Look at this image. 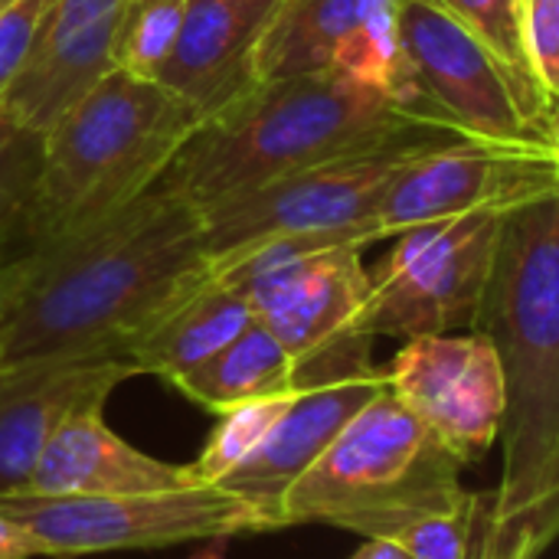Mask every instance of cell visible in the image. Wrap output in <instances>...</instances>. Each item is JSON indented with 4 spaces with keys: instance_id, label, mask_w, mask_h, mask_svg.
Instances as JSON below:
<instances>
[{
    "instance_id": "obj_1",
    "label": "cell",
    "mask_w": 559,
    "mask_h": 559,
    "mask_svg": "<svg viewBox=\"0 0 559 559\" xmlns=\"http://www.w3.org/2000/svg\"><path fill=\"white\" fill-rule=\"evenodd\" d=\"M213 278L200 210L144 190L102 223L7 262L0 367L59 354L121 350Z\"/></svg>"
},
{
    "instance_id": "obj_2",
    "label": "cell",
    "mask_w": 559,
    "mask_h": 559,
    "mask_svg": "<svg viewBox=\"0 0 559 559\" xmlns=\"http://www.w3.org/2000/svg\"><path fill=\"white\" fill-rule=\"evenodd\" d=\"M475 331L504 380V468L475 559H540L559 531V197L504 213Z\"/></svg>"
},
{
    "instance_id": "obj_3",
    "label": "cell",
    "mask_w": 559,
    "mask_h": 559,
    "mask_svg": "<svg viewBox=\"0 0 559 559\" xmlns=\"http://www.w3.org/2000/svg\"><path fill=\"white\" fill-rule=\"evenodd\" d=\"M409 141L468 138L429 102L380 85L341 75L262 79L183 138L157 187L203 210L285 174Z\"/></svg>"
},
{
    "instance_id": "obj_4",
    "label": "cell",
    "mask_w": 559,
    "mask_h": 559,
    "mask_svg": "<svg viewBox=\"0 0 559 559\" xmlns=\"http://www.w3.org/2000/svg\"><path fill=\"white\" fill-rule=\"evenodd\" d=\"M200 115L151 79L111 69L39 134L10 262L43 252L157 183Z\"/></svg>"
},
{
    "instance_id": "obj_5",
    "label": "cell",
    "mask_w": 559,
    "mask_h": 559,
    "mask_svg": "<svg viewBox=\"0 0 559 559\" xmlns=\"http://www.w3.org/2000/svg\"><path fill=\"white\" fill-rule=\"evenodd\" d=\"M472 498L455 452L383 386L285 491L278 524H328L390 540L406 524Z\"/></svg>"
},
{
    "instance_id": "obj_6",
    "label": "cell",
    "mask_w": 559,
    "mask_h": 559,
    "mask_svg": "<svg viewBox=\"0 0 559 559\" xmlns=\"http://www.w3.org/2000/svg\"><path fill=\"white\" fill-rule=\"evenodd\" d=\"M357 246H337L301 259H239L213 269V278L246 298L252 318L285 347L295 383H328L373 370V334L364 328L370 272Z\"/></svg>"
},
{
    "instance_id": "obj_7",
    "label": "cell",
    "mask_w": 559,
    "mask_h": 559,
    "mask_svg": "<svg viewBox=\"0 0 559 559\" xmlns=\"http://www.w3.org/2000/svg\"><path fill=\"white\" fill-rule=\"evenodd\" d=\"M396 33L416 88L468 141L559 151L557 111L537 105L498 52L445 3L400 0Z\"/></svg>"
},
{
    "instance_id": "obj_8",
    "label": "cell",
    "mask_w": 559,
    "mask_h": 559,
    "mask_svg": "<svg viewBox=\"0 0 559 559\" xmlns=\"http://www.w3.org/2000/svg\"><path fill=\"white\" fill-rule=\"evenodd\" d=\"M0 508L36 540L39 557L59 559L269 534L249 501L219 485L197 481L98 498L3 495Z\"/></svg>"
},
{
    "instance_id": "obj_9",
    "label": "cell",
    "mask_w": 559,
    "mask_h": 559,
    "mask_svg": "<svg viewBox=\"0 0 559 559\" xmlns=\"http://www.w3.org/2000/svg\"><path fill=\"white\" fill-rule=\"evenodd\" d=\"M432 147H445V144L409 141V144H390V147L337 157L229 193L203 206L200 219H203V249L210 265H219L259 242L278 236H298V233L364 229L373 242H380L370 226L377 203L383 200L393 177L413 157Z\"/></svg>"
},
{
    "instance_id": "obj_10",
    "label": "cell",
    "mask_w": 559,
    "mask_h": 559,
    "mask_svg": "<svg viewBox=\"0 0 559 559\" xmlns=\"http://www.w3.org/2000/svg\"><path fill=\"white\" fill-rule=\"evenodd\" d=\"M501 223L504 213H472L396 233V246L370 272L367 334L409 341L475 331Z\"/></svg>"
},
{
    "instance_id": "obj_11",
    "label": "cell",
    "mask_w": 559,
    "mask_h": 559,
    "mask_svg": "<svg viewBox=\"0 0 559 559\" xmlns=\"http://www.w3.org/2000/svg\"><path fill=\"white\" fill-rule=\"evenodd\" d=\"M559 197V151L455 141L413 157L386 187L370 226L390 239L409 226L472 213H511Z\"/></svg>"
},
{
    "instance_id": "obj_12",
    "label": "cell",
    "mask_w": 559,
    "mask_h": 559,
    "mask_svg": "<svg viewBox=\"0 0 559 559\" xmlns=\"http://www.w3.org/2000/svg\"><path fill=\"white\" fill-rule=\"evenodd\" d=\"M396 3L400 0H278L255 49V79L341 75L429 102L406 69Z\"/></svg>"
},
{
    "instance_id": "obj_13",
    "label": "cell",
    "mask_w": 559,
    "mask_h": 559,
    "mask_svg": "<svg viewBox=\"0 0 559 559\" xmlns=\"http://www.w3.org/2000/svg\"><path fill=\"white\" fill-rule=\"evenodd\" d=\"M386 390L426 423L462 465L498 442L504 380L498 350L481 331L409 337L390 360Z\"/></svg>"
},
{
    "instance_id": "obj_14",
    "label": "cell",
    "mask_w": 559,
    "mask_h": 559,
    "mask_svg": "<svg viewBox=\"0 0 559 559\" xmlns=\"http://www.w3.org/2000/svg\"><path fill=\"white\" fill-rule=\"evenodd\" d=\"M121 3L124 0H43L26 59L0 95V115L43 134L92 92L115 69L111 39Z\"/></svg>"
},
{
    "instance_id": "obj_15",
    "label": "cell",
    "mask_w": 559,
    "mask_h": 559,
    "mask_svg": "<svg viewBox=\"0 0 559 559\" xmlns=\"http://www.w3.org/2000/svg\"><path fill=\"white\" fill-rule=\"evenodd\" d=\"M138 377L121 350L59 354L0 367V498L20 495L56 426Z\"/></svg>"
},
{
    "instance_id": "obj_16",
    "label": "cell",
    "mask_w": 559,
    "mask_h": 559,
    "mask_svg": "<svg viewBox=\"0 0 559 559\" xmlns=\"http://www.w3.org/2000/svg\"><path fill=\"white\" fill-rule=\"evenodd\" d=\"M386 386L380 367L341 377L328 383H308L292 393L288 409L262 439V445L223 481L219 488L249 501L269 531H282L278 508L285 491L321 459V452L337 439V432Z\"/></svg>"
},
{
    "instance_id": "obj_17",
    "label": "cell",
    "mask_w": 559,
    "mask_h": 559,
    "mask_svg": "<svg viewBox=\"0 0 559 559\" xmlns=\"http://www.w3.org/2000/svg\"><path fill=\"white\" fill-rule=\"evenodd\" d=\"M278 0H187L177 43L154 75L190 105L200 121L246 95L255 79V49Z\"/></svg>"
},
{
    "instance_id": "obj_18",
    "label": "cell",
    "mask_w": 559,
    "mask_h": 559,
    "mask_svg": "<svg viewBox=\"0 0 559 559\" xmlns=\"http://www.w3.org/2000/svg\"><path fill=\"white\" fill-rule=\"evenodd\" d=\"M177 485H193L187 465H170L128 445L105 423V403H85L56 426L20 495L98 498Z\"/></svg>"
},
{
    "instance_id": "obj_19",
    "label": "cell",
    "mask_w": 559,
    "mask_h": 559,
    "mask_svg": "<svg viewBox=\"0 0 559 559\" xmlns=\"http://www.w3.org/2000/svg\"><path fill=\"white\" fill-rule=\"evenodd\" d=\"M255 318L246 298L229 285L210 278L174 308H167L154 324H147L124 347V357L138 373L174 383L177 377L223 350Z\"/></svg>"
},
{
    "instance_id": "obj_20",
    "label": "cell",
    "mask_w": 559,
    "mask_h": 559,
    "mask_svg": "<svg viewBox=\"0 0 559 559\" xmlns=\"http://www.w3.org/2000/svg\"><path fill=\"white\" fill-rule=\"evenodd\" d=\"M170 386H177L190 403L216 416L249 400L298 390L292 357L259 321H252L210 360L177 377Z\"/></svg>"
},
{
    "instance_id": "obj_21",
    "label": "cell",
    "mask_w": 559,
    "mask_h": 559,
    "mask_svg": "<svg viewBox=\"0 0 559 559\" xmlns=\"http://www.w3.org/2000/svg\"><path fill=\"white\" fill-rule=\"evenodd\" d=\"M292 393L265 396V400H249V403H239V406L219 413V419H216L203 452L187 465L193 481L216 485L226 475H233L262 445V439L272 432V426L282 419V413L292 403Z\"/></svg>"
},
{
    "instance_id": "obj_22",
    "label": "cell",
    "mask_w": 559,
    "mask_h": 559,
    "mask_svg": "<svg viewBox=\"0 0 559 559\" xmlns=\"http://www.w3.org/2000/svg\"><path fill=\"white\" fill-rule=\"evenodd\" d=\"M187 0H124L111 39V66L134 79H151L167 62Z\"/></svg>"
},
{
    "instance_id": "obj_23",
    "label": "cell",
    "mask_w": 559,
    "mask_h": 559,
    "mask_svg": "<svg viewBox=\"0 0 559 559\" xmlns=\"http://www.w3.org/2000/svg\"><path fill=\"white\" fill-rule=\"evenodd\" d=\"M488 495H475L465 508L426 514L390 537L409 559H475L485 527Z\"/></svg>"
},
{
    "instance_id": "obj_24",
    "label": "cell",
    "mask_w": 559,
    "mask_h": 559,
    "mask_svg": "<svg viewBox=\"0 0 559 559\" xmlns=\"http://www.w3.org/2000/svg\"><path fill=\"white\" fill-rule=\"evenodd\" d=\"M445 3L452 13H459L495 52L498 59L511 69V75L521 82V88L544 108L557 111V105L547 98V92L540 88V82L534 79L524 46H521V10L518 0H439Z\"/></svg>"
},
{
    "instance_id": "obj_25",
    "label": "cell",
    "mask_w": 559,
    "mask_h": 559,
    "mask_svg": "<svg viewBox=\"0 0 559 559\" xmlns=\"http://www.w3.org/2000/svg\"><path fill=\"white\" fill-rule=\"evenodd\" d=\"M39 160V134L0 115V269L10 262L13 236L23 216Z\"/></svg>"
},
{
    "instance_id": "obj_26",
    "label": "cell",
    "mask_w": 559,
    "mask_h": 559,
    "mask_svg": "<svg viewBox=\"0 0 559 559\" xmlns=\"http://www.w3.org/2000/svg\"><path fill=\"white\" fill-rule=\"evenodd\" d=\"M521 46L547 98H559V0H518Z\"/></svg>"
},
{
    "instance_id": "obj_27",
    "label": "cell",
    "mask_w": 559,
    "mask_h": 559,
    "mask_svg": "<svg viewBox=\"0 0 559 559\" xmlns=\"http://www.w3.org/2000/svg\"><path fill=\"white\" fill-rule=\"evenodd\" d=\"M43 0H0V95L20 72Z\"/></svg>"
},
{
    "instance_id": "obj_28",
    "label": "cell",
    "mask_w": 559,
    "mask_h": 559,
    "mask_svg": "<svg viewBox=\"0 0 559 559\" xmlns=\"http://www.w3.org/2000/svg\"><path fill=\"white\" fill-rule=\"evenodd\" d=\"M39 557L36 540L0 508V559H33Z\"/></svg>"
},
{
    "instance_id": "obj_29",
    "label": "cell",
    "mask_w": 559,
    "mask_h": 559,
    "mask_svg": "<svg viewBox=\"0 0 559 559\" xmlns=\"http://www.w3.org/2000/svg\"><path fill=\"white\" fill-rule=\"evenodd\" d=\"M350 559H409L396 544L390 540H367Z\"/></svg>"
},
{
    "instance_id": "obj_30",
    "label": "cell",
    "mask_w": 559,
    "mask_h": 559,
    "mask_svg": "<svg viewBox=\"0 0 559 559\" xmlns=\"http://www.w3.org/2000/svg\"><path fill=\"white\" fill-rule=\"evenodd\" d=\"M187 559H226V540H210L203 550H197L193 557Z\"/></svg>"
},
{
    "instance_id": "obj_31",
    "label": "cell",
    "mask_w": 559,
    "mask_h": 559,
    "mask_svg": "<svg viewBox=\"0 0 559 559\" xmlns=\"http://www.w3.org/2000/svg\"><path fill=\"white\" fill-rule=\"evenodd\" d=\"M7 288H10V282H7V265L0 269V328H3V314H7Z\"/></svg>"
}]
</instances>
